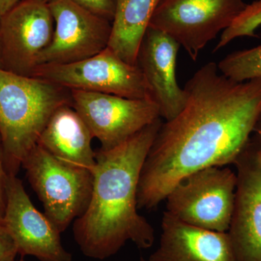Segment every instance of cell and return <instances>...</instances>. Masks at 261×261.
<instances>
[{
	"instance_id": "cell-4",
	"label": "cell",
	"mask_w": 261,
	"mask_h": 261,
	"mask_svg": "<svg viewBox=\"0 0 261 261\" xmlns=\"http://www.w3.org/2000/svg\"><path fill=\"white\" fill-rule=\"evenodd\" d=\"M22 166L44 214L60 233L84 214L92 197V171L63 163L38 145Z\"/></svg>"
},
{
	"instance_id": "cell-13",
	"label": "cell",
	"mask_w": 261,
	"mask_h": 261,
	"mask_svg": "<svg viewBox=\"0 0 261 261\" xmlns=\"http://www.w3.org/2000/svg\"><path fill=\"white\" fill-rule=\"evenodd\" d=\"M249 145L235 163L238 182L227 231L237 261H261V173Z\"/></svg>"
},
{
	"instance_id": "cell-3",
	"label": "cell",
	"mask_w": 261,
	"mask_h": 261,
	"mask_svg": "<svg viewBox=\"0 0 261 261\" xmlns=\"http://www.w3.org/2000/svg\"><path fill=\"white\" fill-rule=\"evenodd\" d=\"M65 105L63 87L0 68V138L7 173L16 175L51 117Z\"/></svg>"
},
{
	"instance_id": "cell-15",
	"label": "cell",
	"mask_w": 261,
	"mask_h": 261,
	"mask_svg": "<svg viewBox=\"0 0 261 261\" xmlns=\"http://www.w3.org/2000/svg\"><path fill=\"white\" fill-rule=\"evenodd\" d=\"M87 123L68 105L57 110L43 130L37 145L63 163L93 172L96 152Z\"/></svg>"
},
{
	"instance_id": "cell-22",
	"label": "cell",
	"mask_w": 261,
	"mask_h": 261,
	"mask_svg": "<svg viewBox=\"0 0 261 261\" xmlns=\"http://www.w3.org/2000/svg\"><path fill=\"white\" fill-rule=\"evenodd\" d=\"M21 0H0V20Z\"/></svg>"
},
{
	"instance_id": "cell-11",
	"label": "cell",
	"mask_w": 261,
	"mask_h": 261,
	"mask_svg": "<svg viewBox=\"0 0 261 261\" xmlns=\"http://www.w3.org/2000/svg\"><path fill=\"white\" fill-rule=\"evenodd\" d=\"M55 22L48 4L21 0L0 20L1 63L8 70L31 75L50 44Z\"/></svg>"
},
{
	"instance_id": "cell-21",
	"label": "cell",
	"mask_w": 261,
	"mask_h": 261,
	"mask_svg": "<svg viewBox=\"0 0 261 261\" xmlns=\"http://www.w3.org/2000/svg\"><path fill=\"white\" fill-rule=\"evenodd\" d=\"M249 25L253 30H256L261 25V1L254 5L247 19Z\"/></svg>"
},
{
	"instance_id": "cell-28",
	"label": "cell",
	"mask_w": 261,
	"mask_h": 261,
	"mask_svg": "<svg viewBox=\"0 0 261 261\" xmlns=\"http://www.w3.org/2000/svg\"><path fill=\"white\" fill-rule=\"evenodd\" d=\"M140 261H145V260H143V259H142V258H141V260H140Z\"/></svg>"
},
{
	"instance_id": "cell-18",
	"label": "cell",
	"mask_w": 261,
	"mask_h": 261,
	"mask_svg": "<svg viewBox=\"0 0 261 261\" xmlns=\"http://www.w3.org/2000/svg\"><path fill=\"white\" fill-rule=\"evenodd\" d=\"M77 5L112 22L116 13L117 0H72Z\"/></svg>"
},
{
	"instance_id": "cell-12",
	"label": "cell",
	"mask_w": 261,
	"mask_h": 261,
	"mask_svg": "<svg viewBox=\"0 0 261 261\" xmlns=\"http://www.w3.org/2000/svg\"><path fill=\"white\" fill-rule=\"evenodd\" d=\"M180 45L166 33L149 27L141 44L137 64L145 75L152 100L166 121L185 107L187 93L177 83L176 59Z\"/></svg>"
},
{
	"instance_id": "cell-7",
	"label": "cell",
	"mask_w": 261,
	"mask_h": 261,
	"mask_svg": "<svg viewBox=\"0 0 261 261\" xmlns=\"http://www.w3.org/2000/svg\"><path fill=\"white\" fill-rule=\"evenodd\" d=\"M247 5L243 0H161L149 27L172 37L195 61Z\"/></svg>"
},
{
	"instance_id": "cell-20",
	"label": "cell",
	"mask_w": 261,
	"mask_h": 261,
	"mask_svg": "<svg viewBox=\"0 0 261 261\" xmlns=\"http://www.w3.org/2000/svg\"><path fill=\"white\" fill-rule=\"evenodd\" d=\"M7 172L5 169L4 156L0 147V221L3 219L5 207V184Z\"/></svg>"
},
{
	"instance_id": "cell-1",
	"label": "cell",
	"mask_w": 261,
	"mask_h": 261,
	"mask_svg": "<svg viewBox=\"0 0 261 261\" xmlns=\"http://www.w3.org/2000/svg\"><path fill=\"white\" fill-rule=\"evenodd\" d=\"M185 107L162 123L139 181L138 209L151 210L188 175L235 163L261 113V79L238 82L206 63L184 87Z\"/></svg>"
},
{
	"instance_id": "cell-6",
	"label": "cell",
	"mask_w": 261,
	"mask_h": 261,
	"mask_svg": "<svg viewBox=\"0 0 261 261\" xmlns=\"http://www.w3.org/2000/svg\"><path fill=\"white\" fill-rule=\"evenodd\" d=\"M31 75L71 90L113 94L128 99H151L140 67L126 63L108 47L74 63L39 65Z\"/></svg>"
},
{
	"instance_id": "cell-24",
	"label": "cell",
	"mask_w": 261,
	"mask_h": 261,
	"mask_svg": "<svg viewBox=\"0 0 261 261\" xmlns=\"http://www.w3.org/2000/svg\"><path fill=\"white\" fill-rule=\"evenodd\" d=\"M255 160H256V162L257 163V166H258L259 169H260L261 173V147H260V146H258V148L255 149Z\"/></svg>"
},
{
	"instance_id": "cell-14",
	"label": "cell",
	"mask_w": 261,
	"mask_h": 261,
	"mask_svg": "<svg viewBox=\"0 0 261 261\" xmlns=\"http://www.w3.org/2000/svg\"><path fill=\"white\" fill-rule=\"evenodd\" d=\"M145 261H237L227 232L192 226L165 211L159 246Z\"/></svg>"
},
{
	"instance_id": "cell-10",
	"label": "cell",
	"mask_w": 261,
	"mask_h": 261,
	"mask_svg": "<svg viewBox=\"0 0 261 261\" xmlns=\"http://www.w3.org/2000/svg\"><path fill=\"white\" fill-rule=\"evenodd\" d=\"M5 207L0 222L16 245L19 255H30L40 261H72L63 246L61 233L32 203L16 175L7 173Z\"/></svg>"
},
{
	"instance_id": "cell-9",
	"label": "cell",
	"mask_w": 261,
	"mask_h": 261,
	"mask_svg": "<svg viewBox=\"0 0 261 261\" xmlns=\"http://www.w3.org/2000/svg\"><path fill=\"white\" fill-rule=\"evenodd\" d=\"M48 6L54 19V33L50 44L38 58L37 66L82 61L108 47L112 22L72 0H51Z\"/></svg>"
},
{
	"instance_id": "cell-5",
	"label": "cell",
	"mask_w": 261,
	"mask_h": 261,
	"mask_svg": "<svg viewBox=\"0 0 261 261\" xmlns=\"http://www.w3.org/2000/svg\"><path fill=\"white\" fill-rule=\"evenodd\" d=\"M237 173L212 166L188 175L166 196V211L197 227L227 232L236 195Z\"/></svg>"
},
{
	"instance_id": "cell-17",
	"label": "cell",
	"mask_w": 261,
	"mask_h": 261,
	"mask_svg": "<svg viewBox=\"0 0 261 261\" xmlns=\"http://www.w3.org/2000/svg\"><path fill=\"white\" fill-rule=\"evenodd\" d=\"M218 68L223 75L235 82L261 79V45L228 55L220 61Z\"/></svg>"
},
{
	"instance_id": "cell-26",
	"label": "cell",
	"mask_w": 261,
	"mask_h": 261,
	"mask_svg": "<svg viewBox=\"0 0 261 261\" xmlns=\"http://www.w3.org/2000/svg\"><path fill=\"white\" fill-rule=\"evenodd\" d=\"M0 63H1V46H0Z\"/></svg>"
},
{
	"instance_id": "cell-16",
	"label": "cell",
	"mask_w": 261,
	"mask_h": 261,
	"mask_svg": "<svg viewBox=\"0 0 261 261\" xmlns=\"http://www.w3.org/2000/svg\"><path fill=\"white\" fill-rule=\"evenodd\" d=\"M161 0H117L108 47L126 63L137 65L141 44Z\"/></svg>"
},
{
	"instance_id": "cell-19",
	"label": "cell",
	"mask_w": 261,
	"mask_h": 261,
	"mask_svg": "<svg viewBox=\"0 0 261 261\" xmlns=\"http://www.w3.org/2000/svg\"><path fill=\"white\" fill-rule=\"evenodd\" d=\"M18 249L13 239L0 222V261H15Z\"/></svg>"
},
{
	"instance_id": "cell-2",
	"label": "cell",
	"mask_w": 261,
	"mask_h": 261,
	"mask_svg": "<svg viewBox=\"0 0 261 261\" xmlns=\"http://www.w3.org/2000/svg\"><path fill=\"white\" fill-rule=\"evenodd\" d=\"M163 122L161 118L129 140L96 152L92 197L87 210L73 223V236L85 256L104 260L132 242L150 248L154 228L138 212L141 172Z\"/></svg>"
},
{
	"instance_id": "cell-23",
	"label": "cell",
	"mask_w": 261,
	"mask_h": 261,
	"mask_svg": "<svg viewBox=\"0 0 261 261\" xmlns=\"http://www.w3.org/2000/svg\"><path fill=\"white\" fill-rule=\"evenodd\" d=\"M253 133L255 134L257 143L261 147V113L257 120L256 124H255V128H254Z\"/></svg>"
},
{
	"instance_id": "cell-25",
	"label": "cell",
	"mask_w": 261,
	"mask_h": 261,
	"mask_svg": "<svg viewBox=\"0 0 261 261\" xmlns=\"http://www.w3.org/2000/svg\"><path fill=\"white\" fill-rule=\"evenodd\" d=\"M30 1L39 2V3H44V4H48L51 0H30Z\"/></svg>"
},
{
	"instance_id": "cell-8",
	"label": "cell",
	"mask_w": 261,
	"mask_h": 261,
	"mask_svg": "<svg viewBox=\"0 0 261 261\" xmlns=\"http://www.w3.org/2000/svg\"><path fill=\"white\" fill-rule=\"evenodd\" d=\"M73 107L87 123L102 149L118 147L161 118L149 98L128 99L89 91L71 90Z\"/></svg>"
},
{
	"instance_id": "cell-27",
	"label": "cell",
	"mask_w": 261,
	"mask_h": 261,
	"mask_svg": "<svg viewBox=\"0 0 261 261\" xmlns=\"http://www.w3.org/2000/svg\"><path fill=\"white\" fill-rule=\"evenodd\" d=\"M15 261H25V260H23V258L22 259H20V260H15Z\"/></svg>"
}]
</instances>
